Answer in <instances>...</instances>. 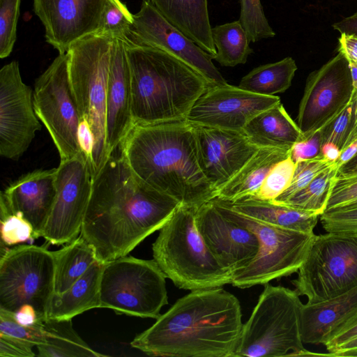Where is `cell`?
I'll return each mask as SVG.
<instances>
[{
	"label": "cell",
	"instance_id": "cell-1",
	"mask_svg": "<svg viewBox=\"0 0 357 357\" xmlns=\"http://www.w3.org/2000/svg\"><path fill=\"white\" fill-rule=\"evenodd\" d=\"M180 205L137 176L121 154L112 153L93 181L80 235L106 263L160 230Z\"/></svg>",
	"mask_w": 357,
	"mask_h": 357
},
{
	"label": "cell",
	"instance_id": "cell-2",
	"mask_svg": "<svg viewBox=\"0 0 357 357\" xmlns=\"http://www.w3.org/2000/svg\"><path fill=\"white\" fill-rule=\"evenodd\" d=\"M243 326L235 296L221 287L192 290L130 345L151 356L235 357Z\"/></svg>",
	"mask_w": 357,
	"mask_h": 357
},
{
	"label": "cell",
	"instance_id": "cell-3",
	"mask_svg": "<svg viewBox=\"0 0 357 357\" xmlns=\"http://www.w3.org/2000/svg\"><path fill=\"white\" fill-rule=\"evenodd\" d=\"M120 148L137 176L181 205L197 208L216 197L199 164L195 127L187 121L135 124Z\"/></svg>",
	"mask_w": 357,
	"mask_h": 357
},
{
	"label": "cell",
	"instance_id": "cell-4",
	"mask_svg": "<svg viewBox=\"0 0 357 357\" xmlns=\"http://www.w3.org/2000/svg\"><path fill=\"white\" fill-rule=\"evenodd\" d=\"M124 43L130 72L134 125L185 121L197 100L210 86L207 80L162 50Z\"/></svg>",
	"mask_w": 357,
	"mask_h": 357
},
{
	"label": "cell",
	"instance_id": "cell-5",
	"mask_svg": "<svg viewBox=\"0 0 357 357\" xmlns=\"http://www.w3.org/2000/svg\"><path fill=\"white\" fill-rule=\"evenodd\" d=\"M197 208L180 205L153 243V259L178 288L197 290L231 284L232 274L211 252L195 222Z\"/></svg>",
	"mask_w": 357,
	"mask_h": 357
},
{
	"label": "cell",
	"instance_id": "cell-6",
	"mask_svg": "<svg viewBox=\"0 0 357 357\" xmlns=\"http://www.w3.org/2000/svg\"><path fill=\"white\" fill-rule=\"evenodd\" d=\"M243 324L235 357L307 356L301 338L303 303L295 290L266 283Z\"/></svg>",
	"mask_w": 357,
	"mask_h": 357
},
{
	"label": "cell",
	"instance_id": "cell-7",
	"mask_svg": "<svg viewBox=\"0 0 357 357\" xmlns=\"http://www.w3.org/2000/svg\"><path fill=\"white\" fill-rule=\"evenodd\" d=\"M113 40L96 33L90 34L72 44L67 52L70 84L81 118L88 121L93 135L94 179L109 159L105 119Z\"/></svg>",
	"mask_w": 357,
	"mask_h": 357
},
{
	"label": "cell",
	"instance_id": "cell-8",
	"mask_svg": "<svg viewBox=\"0 0 357 357\" xmlns=\"http://www.w3.org/2000/svg\"><path fill=\"white\" fill-rule=\"evenodd\" d=\"M225 215L252 231L259 250L252 261L232 276L234 287L245 289L298 272L313 241L314 233L272 225L234 210L227 202L212 199Z\"/></svg>",
	"mask_w": 357,
	"mask_h": 357
},
{
	"label": "cell",
	"instance_id": "cell-9",
	"mask_svg": "<svg viewBox=\"0 0 357 357\" xmlns=\"http://www.w3.org/2000/svg\"><path fill=\"white\" fill-rule=\"evenodd\" d=\"M165 278L154 259L126 255L106 262L100 279V308L158 319L168 303Z\"/></svg>",
	"mask_w": 357,
	"mask_h": 357
},
{
	"label": "cell",
	"instance_id": "cell-10",
	"mask_svg": "<svg viewBox=\"0 0 357 357\" xmlns=\"http://www.w3.org/2000/svg\"><path fill=\"white\" fill-rule=\"evenodd\" d=\"M307 304L329 301L357 286V234L316 235L291 281Z\"/></svg>",
	"mask_w": 357,
	"mask_h": 357
},
{
	"label": "cell",
	"instance_id": "cell-11",
	"mask_svg": "<svg viewBox=\"0 0 357 357\" xmlns=\"http://www.w3.org/2000/svg\"><path fill=\"white\" fill-rule=\"evenodd\" d=\"M0 309L15 312L32 305L46 319L54 294V260L45 246L20 245L10 249L1 243Z\"/></svg>",
	"mask_w": 357,
	"mask_h": 357
},
{
	"label": "cell",
	"instance_id": "cell-12",
	"mask_svg": "<svg viewBox=\"0 0 357 357\" xmlns=\"http://www.w3.org/2000/svg\"><path fill=\"white\" fill-rule=\"evenodd\" d=\"M33 100L36 114L52 137L60 160L82 153L77 138L82 118L70 84L67 53L59 54L36 79Z\"/></svg>",
	"mask_w": 357,
	"mask_h": 357
},
{
	"label": "cell",
	"instance_id": "cell-13",
	"mask_svg": "<svg viewBox=\"0 0 357 357\" xmlns=\"http://www.w3.org/2000/svg\"><path fill=\"white\" fill-rule=\"evenodd\" d=\"M93 181L91 164L82 153L60 160L56 195L42 234L47 243H68L80 234Z\"/></svg>",
	"mask_w": 357,
	"mask_h": 357
},
{
	"label": "cell",
	"instance_id": "cell-14",
	"mask_svg": "<svg viewBox=\"0 0 357 357\" xmlns=\"http://www.w3.org/2000/svg\"><path fill=\"white\" fill-rule=\"evenodd\" d=\"M354 86L349 61L338 54L307 77L297 124L303 137L321 128L351 101Z\"/></svg>",
	"mask_w": 357,
	"mask_h": 357
},
{
	"label": "cell",
	"instance_id": "cell-15",
	"mask_svg": "<svg viewBox=\"0 0 357 357\" xmlns=\"http://www.w3.org/2000/svg\"><path fill=\"white\" fill-rule=\"evenodd\" d=\"M124 41L162 50L181 60L204 77L210 85L227 82L215 66V56L204 50L171 24L150 0H143Z\"/></svg>",
	"mask_w": 357,
	"mask_h": 357
},
{
	"label": "cell",
	"instance_id": "cell-16",
	"mask_svg": "<svg viewBox=\"0 0 357 357\" xmlns=\"http://www.w3.org/2000/svg\"><path fill=\"white\" fill-rule=\"evenodd\" d=\"M41 124L31 89L23 81L16 61L0 70V154L18 160L29 149Z\"/></svg>",
	"mask_w": 357,
	"mask_h": 357
},
{
	"label": "cell",
	"instance_id": "cell-17",
	"mask_svg": "<svg viewBox=\"0 0 357 357\" xmlns=\"http://www.w3.org/2000/svg\"><path fill=\"white\" fill-rule=\"evenodd\" d=\"M279 102L278 96L257 94L227 83L210 85L185 121L195 126L243 132L252 119Z\"/></svg>",
	"mask_w": 357,
	"mask_h": 357
},
{
	"label": "cell",
	"instance_id": "cell-18",
	"mask_svg": "<svg viewBox=\"0 0 357 357\" xmlns=\"http://www.w3.org/2000/svg\"><path fill=\"white\" fill-rule=\"evenodd\" d=\"M195 222L211 252L232 276L256 256L259 250L256 235L222 213L212 200L196 209Z\"/></svg>",
	"mask_w": 357,
	"mask_h": 357
},
{
	"label": "cell",
	"instance_id": "cell-19",
	"mask_svg": "<svg viewBox=\"0 0 357 357\" xmlns=\"http://www.w3.org/2000/svg\"><path fill=\"white\" fill-rule=\"evenodd\" d=\"M47 43L67 53L78 40L96 33L108 0H33Z\"/></svg>",
	"mask_w": 357,
	"mask_h": 357
},
{
	"label": "cell",
	"instance_id": "cell-20",
	"mask_svg": "<svg viewBox=\"0 0 357 357\" xmlns=\"http://www.w3.org/2000/svg\"><path fill=\"white\" fill-rule=\"evenodd\" d=\"M201 168L216 191L229 181L259 147L243 132L195 126Z\"/></svg>",
	"mask_w": 357,
	"mask_h": 357
},
{
	"label": "cell",
	"instance_id": "cell-21",
	"mask_svg": "<svg viewBox=\"0 0 357 357\" xmlns=\"http://www.w3.org/2000/svg\"><path fill=\"white\" fill-rule=\"evenodd\" d=\"M133 126L130 72L126 46L123 40L114 39L106 100L105 141L109 158Z\"/></svg>",
	"mask_w": 357,
	"mask_h": 357
},
{
	"label": "cell",
	"instance_id": "cell-22",
	"mask_svg": "<svg viewBox=\"0 0 357 357\" xmlns=\"http://www.w3.org/2000/svg\"><path fill=\"white\" fill-rule=\"evenodd\" d=\"M56 195V168L29 172L1 192L10 212L31 224L35 239L42 237Z\"/></svg>",
	"mask_w": 357,
	"mask_h": 357
},
{
	"label": "cell",
	"instance_id": "cell-23",
	"mask_svg": "<svg viewBox=\"0 0 357 357\" xmlns=\"http://www.w3.org/2000/svg\"><path fill=\"white\" fill-rule=\"evenodd\" d=\"M357 312V286L329 301L303 304L301 338L305 344H323L327 335Z\"/></svg>",
	"mask_w": 357,
	"mask_h": 357
},
{
	"label": "cell",
	"instance_id": "cell-24",
	"mask_svg": "<svg viewBox=\"0 0 357 357\" xmlns=\"http://www.w3.org/2000/svg\"><path fill=\"white\" fill-rule=\"evenodd\" d=\"M174 26L206 52L215 56L207 0H150Z\"/></svg>",
	"mask_w": 357,
	"mask_h": 357
},
{
	"label": "cell",
	"instance_id": "cell-25",
	"mask_svg": "<svg viewBox=\"0 0 357 357\" xmlns=\"http://www.w3.org/2000/svg\"><path fill=\"white\" fill-rule=\"evenodd\" d=\"M290 149L261 147L241 169L222 188L217 199L234 203L242 199L255 197L265 178L279 161L289 156Z\"/></svg>",
	"mask_w": 357,
	"mask_h": 357
},
{
	"label": "cell",
	"instance_id": "cell-26",
	"mask_svg": "<svg viewBox=\"0 0 357 357\" xmlns=\"http://www.w3.org/2000/svg\"><path fill=\"white\" fill-rule=\"evenodd\" d=\"M104 264L96 260L66 291L54 293L46 319H72L86 311L100 307V279Z\"/></svg>",
	"mask_w": 357,
	"mask_h": 357
},
{
	"label": "cell",
	"instance_id": "cell-27",
	"mask_svg": "<svg viewBox=\"0 0 357 357\" xmlns=\"http://www.w3.org/2000/svg\"><path fill=\"white\" fill-rule=\"evenodd\" d=\"M243 132L259 148L291 149L303 137L298 124L290 117L281 102L255 116Z\"/></svg>",
	"mask_w": 357,
	"mask_h": 357
},
{
	"label": "cell",
	"instance_id": "cell-28",
	"mask_svg": "<svg viewBox=\"0 0 357 357\" xmlns=\"http://www.w3.org/2000/svg\"><path fill=\"white\" fill-rule=\"evenodd\" d=\"M227 203L239 213L259 221L307 234L314 233L318 221L317 214L271 201L248 197Z\"/></svg>",
	"mask_w": 357,
	"mask_h": 357
},
{
	"label": "cell",
	"instance_id": "cell-29",
	"mask_svg": "<svg viewBox=\"0 0 357 357\" xmlns=\"http://www.w3.org/2000/svg\"><path fill=\"white\" fill-rule=\"evenodd\" d=\"M45 342L36 346L40 357H100L107 355L91 349L74 330L72 319H46Z\"/></svg>",
	"mask_w": 357,
	"mask_h": 357
},
{
	"label": "cell",
	"instance_id": "cell-30",
	"mask_svg": "<svg viewBox=\"0 0 357 357\" xmlns=\"http://www.w3.org/2000/svg\"><path fill=\"white\" fill-rule=\"evenodd\" d=\"M67 244L52 252L54 294L66 291L97 260L94 250L81 235Z\"/></svg>",
	"mask_w": 357,
	"mask_h": 357
},
{
	"label": "cell",
	"instance_id": "cell-31",
	"mask_svg": "<svg viewBox=\"0 0 357 357\" xmlns=\"http://www.w3.org/2000/svg\"><path fill=\"white\" fill-rule=\"evenodd\" d=\"M297 70L295 61L290 56L253 68L241 79V89L264 96L283 93L291 86Z\"/></svg>",
	"mask_w": 357,
	"mask_h": 357
},
{
	"label": "cell",
	"instance_id": "cell-32",
	"mask_svg": "<svg viewBox=\"0 0 357 357\" xmlns=\"http://www.w3.org/2000/svg\"><path fill=\"white\" fill-rule=\"evenodd\" d=\"M211 31L216 49L214 59L222 66L244 64L253 53L250 46L251 41L240 20L217 25Z\"/></svg>",
	"mask_w": 357,
	"mask_h": 357
},
{
	"label": "cell",
	"instance_id": "cell-33",
	"mask_svg": "<svg viewBox=\"0 0 357 357\" xmlns=\"http://www.w3.org/2000/svg\"><path fill=\"white\" fill-rule=\"evenodd\" d=\"M338 169L335 162L305 188L280 204L321 215L326 209Z\"/></svg>",
	"mask_w": 357,
	"mask_h": 357
},
{
	"label": "cell",
	"instance_id": "cell-34",
	"mask_svg": "<svg viewBox=\"0 0 357 357\" xmlns=\"http://www.w3.org/2000/svg\"><path fill=\"white\" fill-rule=\"evenodd\" d=\"M134 16L121 0H108L102 12L96 34L126 40Z\"/></svg>",
	"mask_w": 357,
	"mask_h": 357
},
{
	"label": "cell",
	"instance_id": "cell-35",
	"mask_svg": "<svg viewBox=\"0 0 357 357\" xmlns=\"http://www.w3.org/2000/svg\"><path fill=\"white\" fill-rule=\"evenodd\" d=\"M1 243L15 245L35 240L31 224L20 214L10 212L5 201L1 198Z\"/></svg>",
	"mask_w": 357,
	"mask_h": 357
},
{
	"label": "cell",
	"instance_id": "cell-36",
	"mask_svg": "<svg viewBox=\"0 0 357 357\" xmlns=\"http://www.w3.org/2000/svg\"><path fill=\"white\" fill-rule=\"evenodd\" d=\"M240 22L251 42L273 38L275 32L264 14L261 0H239Z\"/></svg>",
	"mask_w": 357,
	"mask_h": 357
},
{
	"label": "cell",
	"instance_id": "cell-37",
	"mask_svg": "<svg viewBox=\"0 0 357 357\" xmlns=\"http://www.w3.org/2000/svg\"><path fill=\"white\" fill-rule=\"evenodd\" d=\"M296 163L287 157L276 163L265 178L255 197L264 201H273L290 185Z\"/></svg>",
	"mask_w": 357,
	"mask_h": 357
},
{
	"label": "cell",
	"instance_id": "cell-38",
	"mask_svg": "<svg viewBox=\"0 0 357 357\" xmlns=\"http://www.w3.org/2000/svg\"><path fill=\"white\" fill-rule=\"evenodd\" d=\"M335 162L328 161L321 156L296 162L290 185L282 194L271 202L278 204L284 203L295 193L308 185L316 176L333 165Z\"/></svg>",
	"mask_w": 357,
	"mask_h": 357
},
{
	"label": "cell",
	"instance_id": "cell-39",
	"mask_svg": "<svg viewBox=\"0 0 357 357\" xmlns=\"http://www.w3.org/2000/svg\"><path fill=\"white\" fill-rule=\"evenodd\" d=\"M21 0H0V57L12 52L17 38V24Z\"/></svg>",
	"mask_w": 357,
	"mask_h": 357
},
{
	"label": "cell",
	"instance_id": "cell-40",
	"mask_svg": "<svg viewBox=\"0 0 357 357\" xmlns=\"http://www.w3.org/2000/svg\"><path fill=\"white\" fill-rule=\"evenodd\" d=\"M320 221L326 232L357 234V205L325 211Z\"/></svg>",
	"mask_w": 357,
	"mask_h": 357
},
{
	"label": "cell",
	"instance_id": "cell-41",
	"mask_svg": "<svg viewBox=\"0 0 357 357\" xmlns=\"http://www.w3.org/2000/svg\"><path fill=\"white\" fill-rule=\"evenodd\" d=\"M0 333L27 341L35 347L45 342L43 321L33 326L18 324L14 312L0 309Z\"/></svg>",
	"mask_w": 357,
	"mask_h": 357
},
{
	"label": "cell",
	"instance_id": "cell-42",
	"mask_svg": "<svg viewBox=\"0 0 357 357\" xmlns=\"http://www.w3.org/2000/svg\"><path fill=\"white\" fill-rule=\"evenodd\" d=\"M322 129V146L332 144L342 151L348 142L352 130L351 102Z\"/></svg>",
	"mask_w": 357,
	"mask_h": 357
},
{
	"label": "cell",
	"instance_id": "cell-43",
	"mask_svg": "<svg viewBox=\"0 0 357 357\" xmlns=\"http://www.w3.org/2000/svg\"><path fill=\"white\" fill-rule=\"evenodd\" d=\"M353 205H357V173L337 176L326 211Z\"/></svg>",
	"mask_w": 357,
	"mask_h": 357
},
{
	"label": "cell",
	"instance_id": "cell-44",
	"mask_svg": "<svg viewBox=\"0 0 357 357\" xmlns=\"http://www.w3.org/2000/svg\"><path fill=\"white\" fill-rule=\"evenodd\" d=\"M322 143V129L320 128L296 142L290 149L289 157L295 163L321 157Z\"/></svg>",
	"mask_w": 357,
	"mask_h": 357
},
{
	"label": "cell",
	"instance_id": "cell-45",
	"mask_svg": "<svg viewBox=\"0 0 357 357\" xmlns=\"http://www.w3.org/2000/svg\"><path fill=\"white\" fill-rule=\"evenodd\" d=\"M357 337V312L330 333L322 344L331 352Z\"/></svg>",
	"mask_w": 357,
	"mask_h": 357
},
{
	"label": "cell",
	"instance_id": "cell-46",
	"mask_svg": "<svg viewBox=\"0 0 357 357\" xmlns=\"http://www.w3.org/2000/svg\"><path fill=\"white\" fill-rule=\"evenodd\" d=\"M33 347L27 341L0 333L1 357H33Z\"/></svg>",
	"mask_w": 357,
	"mask_h": 357
},
{
	"label": "cell",
	"instance_id": "cell-47",
	"mask_svg": "<svg viewBox=\"0 0 357 357\" xmlns=\"http://www.w3.org/2000/svg\"><path fill=\"white\" fill-rule=\"evenodd\" d=\"M77 138L82 153L89 160L92 167L94 139L90 125L84 119L79 123Z\"/></svg>",
	"mask_w": 357,
	"mask_h": 357
},
{
	"label": "cell",
	"instance_id": "cell-48",
	"mask_svg": "<svg viewBox=\"0 0 357 357\" xmlns=\"http://www.w3.org/2000/svg\"><path fill=\"white\" fill-rule=\"evenodd\" d=\"M15 321L24 326H33L43 321L35 307L31 304H24L14 312Z\"/></svg>",
	"mask_w": 357,
	"mask_h": 357
},
{
	"label": "cell",
	"instance_id": "cell-49",
	"mask_svg": "<svg viewBox=\"0 0 357 357\" xmlns=\"http://www.w3.org/2000/svg\"><path fill=\"white\" fill-rule=\"evenodd\" d=\"M338 41V51L344 52L349 60L357 63V38L341 34Z\"/></svg>",
	"mask_w": 357,
	"mask_h": 357
},
{
	"label": "cell",
	"instance_id": "cell-50",
	"mask_svg": "<svg viewBox=\"0 0 357 357\" xmlns=\"http://www.w3.org/2000/svg\"><path fill=\"white\" fill-rule=\"evenodd\" d=\"M334 29L341 34L357 38V12L333 24Z\"/></svg>",
	"mask_w": 357,
	"mask_h": 357
},
{
	"label": "cell",
	"instance_id": "cell-51",
	"mask_svg": "<svg viewBox=\"0 0 357 357\" xmlns=\"http://www.w3.org/2000/svg\"><path fill=\"white\" fill-rule=\"evenodd\" d=\"M320 355L337 357H357V337L342 344L333 351Z\"/></svg>",
	"mask_w": 357,
	"mask_h": 357
},
{
	"label": "cell",
	"instance_id": "cell-52",
	"mask_svg": "<svg viewBox=\"0 0 357 357\" xmlns=\"http://www.w3.org/2000/svg\"><path fill=\"white\" fill-rule=\"evenodd\" d=\"M357 153V138L346 145L341 151L335 163L339 168L353 158Z\"/></svg>",
	"mask_w": 357,
	"mask_h": 357
},
{
	"label": "cell",
	"instance_id": "cell-53",
	"mask_svg": "<svg viewBox=\"0 0 357 357\" xmlns=\"http://www.w3.org/2000/svg\"><path fill=\"white\" fill-rule=\"evenodd\" d=\"M352 130L346 145L357 138V91H354L351 101ZM345 145V146H346Z\"/></svg>",
	"mask_w": 357,
	"mask_h": 357
},
{
	"label": "cell",
	"instance_id": "cell-54",
	"mask_svg": "<svg viewBox=\"0 0 357 357\" xmlns=\"http://www.w3.org/2000/svg\"><path fill=\"white\" fill-rule=\"evenodd\" d=\"M357 173V153L347 163L342 165L337 176H347Z\"/></svg>",
	"mask_w": 357,
	"mask_h": 357
},
{
	"label": "cell",
	"instance_id": "cell-55",
	"mask_svg": "<svg viewBox=\"0 0 357 357\" xmlns=\"http://www.w3.org/2000/svg\"><path fill=\"white\" fill-rule=\"evenodd\" d=\"M341 151L334 145L325 144L321 148V155L331 162H335L339 157Z\"/></svg>",
	"mask_w": 357,
	"mask_h": 357
},
{
	"label": "cell",
	"instance_id": "cell-56",
	"mask_svg": "<svg viewBox=\"0 0 357 357\" xmlns=\"http://www.w3.org/2000/svg\"><path fill=\"white\" fill-rule=\"evenodd\" d=\"M349 61L354 86V91H357V63L351 60H349Z\"/></svg>",
	"mask_w": 357,
	"mask_h": 357
}]
</instances>
